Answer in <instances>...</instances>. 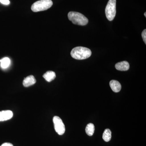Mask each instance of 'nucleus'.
I'll return each instance as SVG.
<instances>
[{
	"label": "nucleus",
	"mask_w": 146,
	"mask_h": 146,
	"mask_svg": "<svg viewBox=\"0 0 146 146\" xmlns=\"http://www.w3.org/2000/svg\"><path fill=\"white\" fill-rule=\"evenodd\" d=\"M91 50L85 47L78 46L75 47L72 50L71 55L72 57L77 60L86 59L91 56Z\"/></svg>",
	"instance_id": "f257e3e1"
},
{
	"label": "nucleus",
	"mask_w": 146,
	"mask_h": 146,
	"mask_svg": "<svg viewBox=\"0 0 146 146\" xmlns=\"http://www.w3.org/2000/svg\"><path fill=\"white\" fill-rule=\"evenodd\" d=\"M68 18L73 24L84 26L88 24L89 20L84 15L79 12L70 11L68 14Z\"/></svg>",
	"instance_id": "f03ea898"
},
{
	"label": "nucleus",
	"mask_w": 146,
	"mask_h": 146,
	"mask_svg": "<svg viewBox=\"0 0 146 146\" xmlns=\"http://www.w3.org/2000/svg\"><path fill=\"white\" fill-rule=\"evenodd\" d=\"M53 2L51 0H40L35 2L32 5L31 9L34 12L46 10L51 7Z\"/></svg>",
	"instance_id": "7ed1b4c3"
},
{
	"label": "nucleus",
	"mask_w": 146,
	"mask_h": 146,
	"mask_svg": "<svg viewBox=\"0 0 146 146\" xmlns=\"http://www.w3.org/2000/svg\"><path fill=\"white\" fill-rule=\"evenodd\" d=\"M116 0H109L105 8V14L108 20L113 21L116 14Z\"/></svg>",
	"instance_id": "20e7f679"
},
{
	"label": "nucleus",
	"mask_w": 146,
	"mask_h": 146,
	"mask_svg": "<svg viewBox=\"0 0 146 146\" xmlns=\"http://www.w3.org/2000/svg\"><path fill=\"white\" fill-rule=\"evenodd\" d=\"M54 127L58 134L62 135L65 133V128L63 121L59 117L55 116L53 119Z\"/></svg>",
	"instance_id": "39448f33"
},
{
	"label": "nucleus",
	"mask_w": 146,
	"mask_h": 146,
	"mask_svg": "<svg viewBox=\"0 0 146 146\" xmlns=\"http://www.w3.org/2000/svg\"><path fill=\"white\" fill-rule=\"evenodd\" d=\"M13 113L11 110H3L0 112V121H7L11 119Z\"/></svg>",
	"instance_id": "423d86ee"
},
{
	"label": "nucleus",
	"mask_w": 146,
	"mask_h": 146,
	"mask_svg": "<svg viewBox=\"0 0 146 146\" xmlns=\"http://www.w3.org/2000/svg\"><path fill=\"white\" fill-rule=\"evenodd\" d=\"M115 68L119 71H126L129 69V65L126 61H123L117 63L115 65Z\"/></svg>",
	"instance_id": "0eeeda50"
},
{
	"label": "nucleus",
	"mask_w": 146,
	"mask_h": 146,
	"mask_svg": "<svg viewBox=\"0 0 146 146\" xmlns=\"http://www.w3.org/2000/svg\"><path fill=\"white\" fill-rule=\"evenodd\" d=\"M36 80L33 75L28 76L25 78L23 81V85L25 87H29L36 83Z\"/></svg>",
	"instance_id": "6e6552de"
},
{
	"label": "nucleus",
	"mask_w": 146,
	"mask_h": 146,
	"mask_svg": "<svg viewBox=\"0 0 146 146\" xmlns=\"http://www.w3.org/2000/svg\"><path fill=\"white\" fill-rule=\"evenodd\" d=\"M110 86L112 91L115 93L119 92L121 89V84L117 80H111L110 82Z\"/></svg>",
	"instance_id": "1a4fd4ad"
},
{
	"label": "nucleus",
	"mask_w": 146,
	"mask_h": 146,
	"mask_svg": "<svg viewBox=\"0 0 146 146\" xmlns=\"http://www.w3.org/2000/svg\"><path fill=\"white\" fill-rule=\"evenodd\" d=\"M56 76L55 73L53 71H48L45 73L43 76V78L48 82L54 80Z\"/></svg>",
	"instance_id": "9d476101"
},
{
	"label": "nucleus",
	"mask_w": 146,
	"mask_h": 146,
	"mask_svg": "<svg viewBox=\"0 0 146 146\" xmlns=\"http://www.w3.org/2000/svg\"><path fill=\"white\" fill-rule=\"evenodd\" d=\"M85 131L86 134L89 136H93V134L94 133V131H95V126L93 123L88 124L87 125H86V129H85Z\"/></svg>",
	"instance_id": "9b49d317"
},
{
	"label": "nucleus",
	"mask_w": 146,
	"mask_h": 146,
	"mask_svg": "<svg viewBox=\"0 0 146 146\" xmlns=\"http://www.w3.org/2000/svg\"><path fill=\"white\" fill-rule=\"evenodd\" d=\"M111 131L109 129H106L104 130L103 134V139L106 142H109L111 140Z\"/></svg>",
	"instance_id": "f8f14e48"
},
{
	"label": "nucleus",
	"mask_w": 146,
	"mask_h": 146,
	"mask_svg": "<svg viewBox=\"0 0 146 146\" xmlns=\"http://www.w3.org/2000/svg\"><path fill=\"white\" fill-rule=\"evenodd\" d=\"M1 66L3 69H6L8 68L10 65L11 60L8 57H5L0 60Z\"/></svg>",
	"instance_id": "ddd939ff"
},
{
	"label": "nucleus",
	"mask_w": 146,
	"mask_h": 146,
	"mask_svg": "<svg viewBox=\"0 0 146 146\" xmlns=\"http://www.w3.org/2000/svg\"><path fill=\"white\" fill-rule=\"evenodd\" d=\"M142 36L143 40L145 42V44H146V30H144L142 33Z\"/></svg>",
	"instance_id": "4468645a"
},
{
	"label": "nucleus",
	"mask_w": 146,
	"mask_h": 146,
	"mask_svg": "<svg viewBox=\"0 0 146 146\" xmlns=\"http://www.w3.org/2000/svg\"><path fill=\"white\" fill-rule=\"evenodd\" d=\"M0 2L5 5H8L10 3L9 0H0Z\"/></svg>",
	"instance_id": "2eb2a0df"
},
{
	"label": "nucleus",
	"mask_w": 146,
	"mask_h": 146,
	"mask_svg": "<svg viewBox=\"0 0 146 146\" xmlns=\"http://www.w3.org/2000/svg\"><path fill=\"white\" fill-rule=\"evenodd\" d=\"M1 146H13L12 144L10 143H6L2 144Z\"/></svg>",
	"instance_id": "dca6fc26"
},
{
	"label": "nucleus",
	"mask_w": 146,
	"mask_h": 146,
	"mask_svg": "<svg viewBox=\"0 0 146 146\" xmlns=\"http://www.w3.org/2000/svg\"><path fill=\"white\" fill-rule=\"evenodd\" d=\"M144 15H145V17H146V12H145L144 13Z\"/></svg>",
	"instance_id": "f3484780"
}]
</instances>
